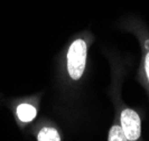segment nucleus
<instances>
[{
	"label": "nucleus",
	"mask_w": 149,
	"mask_h": 141,
	"mask_svg": "<svg viewBox=\"0 0 149 141\" xmlns=\"http://www.w3.org/2000/svg\"><path fill=\"white\" fill-rule=\"evenodd\" d=\"M121 128L128 140L136 141L141 133V121L139 115L134 111L127 109L121 113Z\"/></svg>",
	"instance_id": "2"
},
{
	"label": "nucleus",
	"mask_w": 149,
	"mask_h": 141,
	"mask_svg": "<svg viewBox=\"0 0 149 141\" xmlns=\"http://www.w3.org/2000/svg\"><path fill=\"white\" fill-rule=\"evenodd\" d=\"M88 47L83 39H76L70 46L67 52V71L73 80H79L82 76L86 63Z\"/></svg>",
	"instance_id": "1"
},
{
	"label": "nucleus",
	"mask_w": 149,
	"mask_h": 141,
	"mask_svg": "<svg viewBox=\"0 0 149 141\" xmlns=\"http://www.w3.org/2000/svg\"><path fill=\"white\" fill-rule=\"evenodd\" d=\"M37 111L30 104H20L17 108V115L22 122H30L36 118Z\"/></svg>",
	"instance_id": "3"
},
{
	"label": "nucleus",
	"mask_w": 149,
	"mask_h": 141,
	"mask_svg": "<svg viewBox=\"0 0 149 141\" xmlns=\"http://www.w3.org/2000/svg\"><path fill=\"white\" fill-rule=\"evenodd\" d=\"M37 138L38 141H61L60 133L54 128H43Z\"/></svg>",
	"instance_id": "4"
},
{
	"label": "nucleus",
	"mask_w": 149,
	"mask_h": 141,
	"mask_svg": "<svg viewBox=\"0 0 149 141\" xmlns=\"http://www.w3.org/2000/svg\"><path fill=\"white\" fill-rule=\"evenodd\" d=\"M109 141H128V139L121 126H113L109 132Z\"/></svg>",
	"instance_id": "5"
},
{
	"label": "nucleus",
	"mask_w": 149,
	"mask_h": 141,
	"mask_svg": "<svg viewBox=\"0 0 149 141\" xmlns=\"http://www.w3.org/2000/svg\"><path fill=\"white\" fill-rule=\"evenodd\" d=\"M145 68H146V73H147V77L149 80V53L146 56V60H145Z\"/></svg>",
	"instance_id": "6"
}]
</instances>
